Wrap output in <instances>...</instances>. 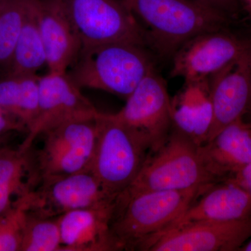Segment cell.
<instances>
[{
    "mask_svg": "<svg viewBox=\"0 0 251 251\" xmlns=\"http://www.w3.org/2000/svg\"><path fill=\"white\" fill-rule=\"evenodd\" d=\"M173 103V128L200 146L206 144L212 120L209 80L185 84Z\"/></svg>",
    "mask_w": 251,
    "mask_h": 251,
    "instance_id": "obj_18",
    "label": "cell"
},
{
    "mask_svg": "<svg viewBox=\"0 0 251 251\" xmlns=\"http://www.w3.org/2000/svg\"><path fill=\"white\" fill-rule=\"evenodd\" d=\"M97 138L90 170L104 191L117 200L132 184L151 150L146 140L114 116L100 112Z\"/></svg>",
    "mask_w": 251,
    "mask_h": 251,
    "instance_id": "obj_5",
    "label": "cell"
},
{
    "mask_svg": "<svg viewBox=\"0 0 251 251\" xmlns=\"http://www.w3.org/2000/svg\"><path fill=\"white\" fill-rule=\"evenodd\" d=\"M27 199L30 212L46 217L116 201L105 193L90 169L41 181Z\"/></svg>",
    "mask_w": 251,
    "mask_h": 251,
    "instance_id": "obj_12",
    "label": "cell"
},
{
    "mask_svg": "<svg viewBox=\"0 0 251 251\" xmlns=\"http://www.w3.org/2000/svg\"><path fill=\"white\" fill-rule=\"evenodd\" d=\"M152 153L120 196L208 188L220 179L206 161L201 146L175 128L164 145Z\"/></svg>",
    "mask_w": 251,
    "mask_h": 251,
    "instance_id": "obj_3",
    "label": "cell"
},
{
    "mask_svg": "<svg viewBox=\"0 0 251 251\" xmlns=\"http://www.w3.org/2000/svg\"><path fill=\"white\" fill-rule=\"evenodd\" d=\"M247 52V39L226 29L204 31L184 42L173 57L171 76L185 84L209 80Z\"/></svg>",
    "mask_w": 251,
    "mask_h": 251,
    "instance_id": "obj_8",
    "label": "cell"
},
{
    "mask_svg": "<svg viewBox=\"0 0 251 251\" xmlns=\"http://www.w3.org/2000/svg\"><path fill=\"white\" fill-rule=\"evenodd\" d=\"M227 180L239 185L251 194V163L229 175Z\"/></svg>",
    "mask_w": 251,
    "mask_h": 251,
    "instance_id": "obj_27",
    "label": "cell"
},
{
    "mask_svg": "<svg viewBox=\"0 0 251 251\" xmlns=\"http://www.w3.org/2000/svg\"><path fill=\"white\" fill-rule=\"evenodd\" d=\"M39 78L37 74L0 77V107L21 122L27 132L39 113Z\"/></svg>",
    "mask_w": 251,
    "mask_h": 251,
    "instance_id": "obj_21",
    "label": "cell"
},
{
    "mask_svg": "<svg viewBox=\"0 0 251 251\" xmlns=\"http://www.w3.org/2000/svg\"><path fill=\"white\" fill-rule=\"evenodd\" d=\"M115 204L114 201L58 216L61 251L120 250L111 228Z\"/></svg>",
    "mask_w": 251,
    "mask_h": 251,
    "instance_id": "obj_14",
    "label": "cell"
},
{
    "mask_svg": "<svg viewBox=\"0 0 251 251\" xmlns=\"http://www.w3.org/2000/svg\"><path fill=\"white\" fill-rule=\"evenodd\" d=\"M34 189L30 148L0 149V216Z\"/></svg>",
    "mask_w": 251,
    "mask_h": 251,
    "instance_id": "obj_19",
    "label": "cell"
},
{
    "mask_svg": "<svg viewBox=\"0 0 251 251\" xmlns=\"http://www.w3.org/2000/svg\"><path fill=\"white\" fill-rule=\"evenodd\" d=\"M239 251H251V238L249 241H247Z\"/></svg>",
    "mask_w": 251,
    "mask_h": 251,
    "instance_id": "obj_30",
    "label": "cell"
},
{
    "mask_svg": "<svg viewBox=\"0 0 251 251\" xmlns=\"http://www.w3.org/2000/svg\"><path fill=\"white\" fill-rule=\"evenodd\" d=\"M247 55L251 67V37L247 39Z\"/></svg>",
    "mask_w": 251,
    "mask_h": 251,
    "instance_id": "obj_29",
    "label": "cell"
},
{
    "mask_svg": "<svg viewBox=\"0 0 251 251\" xmlns=\"http://www.w3.org/2000/svg\"></svg>",
    "mask_w": 251,
    "mask_h": 251,
    "instance_id": "obj_32",
    "label": "cell"
},
{
    "mask_svg": "<svg viewBox=\"0 0 251 251\" xmlns=\"http://www.w3.org/2000/svg\"><path fill=\"white\" fill-rule=\"evenodd\" d=\"M240 11H244L251 22V0H237Z\"/></svg>",
    "mask_w": 251,
    "mask_h": 251,
    "instance_id": "obj_28",
    "label": "cell"
},
{
    "mask_svg": "<svg viewBox=\"0 0 251 251\" xmlns=\"http://www.w3.org/2000/svg\"><path fill=\"white\" fill-rule=\"evenodd\" d=\"M44 66H46V57L38 15L37 0H26L22 27L12 60L5 75L37 74Z\"/></svg>",
    "mask_w": 251,
    "mask_h": 251,
    "instance_id": "obj_20",
    "label": "cell"
},
{
    "mask_svg": "<svg viewBox=\"0 0 251 251\" xmlns=\"http://www.w3.org/2000/svg\"><path fill=\"white\" fill-rule=\"evenodd\" d=\"M39 137L43 138L41 148H30L34 188L41 181L90 169L97 143V119L66 122Z\"/></svg>",
    "mask_w": 251,
    "mask_h": 251,
    "instance_id": "obj_6",
    "label": "cell"
},
{
    "mask_svg": "<svg viewBox=\"0 0 251 251\" xmlns=\"http://www.w3.org/2000/svg\"><path fill=\"white\" fill-rule=\"evenodd\" d=\"M82 47L126 42L150 48L146 31L120 0H58Z\"/></svg>",
    "mask_w": 251,
    "mask_h": 251,
    "instance_id": "obj_7",
    "label": "cell"
},
{
    "mask_svg": "<svg viewBox=\"0 0 251 251\" xmlns=\"http://www.w3.org/2000/svg\"><path fill=\"white\" fill-rule=\"evenodd\" d=\"M113 114L146 140L151 153L164 145L173 128V103L166 82L153 69Z\"/></svg>",
    "mask_w": 251,
    "mask_h": 251,
    "instance_id": "obj_9",
    "label": "cell"
},
{
    "mask_svg": "<svg viewBox=\"0 0 251 251\" xmlns=\"http://www.w3.org/2000/svg\"><path fill=\"white\" fill-rule=\"evenodd\" d=\"M143 24L150 48L173 57L180 46L204 31L226 29L230 20L194 0H120Z\"/></svg>",
    "mask_w": 251,
    "mask_h": 251,
    "instance_id": "obj_1",
    "label": "cell"
},
{
    "mask_svg": "<svg viewBox=\"0 0 251 251\" xmlns=\"http://www.w3.org/2000/svg\"><path fill=\"white\" fill-rule=\"evenodd\" d=\"M99 112L67 73L49 72L39 78V113L19 148L28 150L46 130L66 122L95 120Z\"/></svg>",
    "mask_w": 251,
    "mask_h": 251,
    "instance_id": "obj_10",
    "label": "cell"
},
{
    "mask_svg": "<svg viewBox=\"0 0 251 251\" xmlns=\"http://www.w3.org/2000/svg\"><path fill=\"white\" fill-rule=\"evenodd\" d=\"M198 198L170 226L155 235L188 225L227 222L251 216V193L229 180L224 184L216 183Z\"/></svg>",
    "mask_w": 251,
    "mask_h": 251,
    "instance_id": "obj_15",
    "label": "cell"
},
{
    "mask_svg": "<svg viewBox=\"0 0 251 251\" xmlns=\"http://www.w3.org/2000/svg\"><path fill=\"white\" fill-rule=\"evenodd\" d=\"M154 69L147 48L114 42L82 47L67 74L80 89L103 91L126 99Z\"/></svg>",
    "mask_w": 251,
    "mask_h": 251,
    "instance_id": "obj_2",
    "label": "cell"
},
{
    "mask_svg": "<svg viewBox=\"0 0 251 251\" xmlns=\"http://www.w3.org/2000/svg\"><path fill=\"white\" fill-rule=\"evenodd\" d=\"M208 9L216 11L229 18H235L240 11L237 0H194Z\"/></svg>",
    "mask_w": 251,
    "mask_h": 251,
    "instance_id": "obj_25",
    "label": "cell"
},
{
    "mask_svg": "<svg viewBox=\"0 0 251 251\" xmlns=\"http://www.w3.org/2000/svg\"><path fill=\"white\" fill-rule=\"evenodd\" d=\"M23 130H27L25 126L0 107V136Z\"/></svg>",
    "mask_w": 251,
    "mask_h": 251,
    "instance_id": "obj_26",
    "label": "cell"
},
{
    "mask_svg": "<svg viewBox=\"0 0 251 251\" xmlns=\"http://www.w3.org/2000/svg\"><path fill=\"white\" fill-rule=\"evenodd\" d=\"M9 134H7V135H2V136H0V149L1 148H2L3 147H4V145H3V141H4V137H6V135H8Z\"/></svg>",
    "mask_w": 251,
    "mask_h": 251,
    "instance_id": "obj_31",
    "label": "cell"
},
{
    "mask_svg": "<svg viewBox=\"0 0 251 251\" xmlns=\"http://www.w3.org/2000/svg\"><path fill=\"white\" fill-rule=\"evenodd\" d=\"M209 87L212 120L206 143L251 110V67L247 52L211 77Z\"/></svg>",
    "mask_w": 251,
    "mask_h": 251,
    "instance_id": "obj_13",
    "label": "cell"
},
{
    "mask_svg": "<svg viewBox=\"0 0 251 251\" xmlns=\"http://www.w3.org/2000/svg\"><path fill=\"white\" fill-rule=\"evenodd\" d=\"M28 213L26 196L0 216V251H21Z\"/></svg>",
    "mask_w": 251,
    "mask_h": 251,
    "instance_id": "obj_24",
    "label": "cell"
},
{
    "mask_svg": "<svg viewBox=\"0 0 251 251\" xmlns=\"http://www.w3.org/2000/svg\"><path fill=\"white\" fill-rule=\"evenodd\" d=\"M58 217H46L29 211L21 251H61Z\"/></svg>",
    "mask_w": 251,
    "mask_h": 251,
    "instance_id": "obj_23",
    "label": "cell"
},
{
    "mask_svg": "<svg viewBox=\"0 0 251 251\" xmlns=\"http://www.w3.org/2000/svg\"><path fill=\"white\" fill-rule=\"evenodd\" d=\"M25 7L26 0H0V77L12 60Z\"/></svg>",
    "mask_w": 251,
    "mask_h": 251,
    "instance_id": "obj_22",
    "label": "cell"
},
{
    "mask_svg": "<svg viewBox=\"0 0 251 251\" xmlns=\"http://www.w3.org/2000/svg\"><path fill=\"white\" fill-rule=\"evenodd\" d=\"M209 187L119 196L111 228L120 250L138 249L170 226Z\"/></svg>",
    "mask_w": 251,
    "mask_h": 251,
    "instance_id": "obj_4",
    "label": "cell"
},
{
    "mask_svg": "<svg viewBox=\"0 0 251 251\" xmlns=\"http://www.w3.org/2000/svg\"><path fill=\"white\" fill-rule=\"evenodd\" d=\"M251 238V216L227 222L188 225L149 238L138 247L148 251H233Z\"/></svg>",
    "mask_w": 251,
    "mask_h": 251,
    "instance_id": "obj_11",
    "label": "cell"
},
{
    "mask_svg": "<svg viewBox=\"0 0 251 251\" xmlns=\"http://www.w3.org/2000/svg\"><path fill=\"white\" fill-rule=\"evenodd\" d=\"M211 171L221 179L251 163V123L244 117L223 128L201 146Z\"/></svg>",
    "mask_w": 251,
    "mask_h": 251,
    "instance_id": "obj_17",
    "label": "cell"
},
{
    "mask_svg": "<svg viewBox=\"0 0 251 251\" xmlns=\"http://www.w3.org/2000/svg\"><path fill=\"white\" fill-rule=\"evenodd\" d=\"M46 66L49 72L66 74L78 57L82 42L58 0H37Z\"/></svg>",
    "mask_w": 251,
    "mask_h": 251,
    "instance_id": "obj_16",
    "label": "cell"
}]
</instances>
